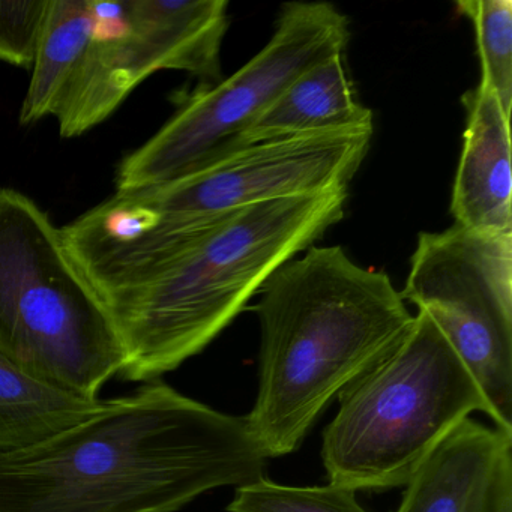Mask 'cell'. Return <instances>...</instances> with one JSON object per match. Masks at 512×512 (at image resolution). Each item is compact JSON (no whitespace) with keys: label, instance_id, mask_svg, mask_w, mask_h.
<instances>
[{"label":"cell","instance_id":"1","mask_svg":"<svg viewBox=\"0 0 512 512\" xmlns=\"http://www.w3.org/2000/svg\"><path fill=\"white\" fill-rule=\"evenodd\" d=\"M347 190L238 209L178 232L70 253L124 349L118 376L152 382L202 352L284 263L340 223Z\"/></svg>","mask_w":512,"mask_h":512},{"label":"cell","instance_id":"2","mask_svg":"<svg viewBox=\"0 0 512 512\" xmlns=\"http://www.w3.org/2000/svg\"><path fill=\"white\" fill-rule=\"evenodd\" d=\"M244 416L152 380L85 421L0 452V512H176L265 475Z\"/></svg>","mask_w":512,"mask_h":512},{"label":"cell","instance_id":"3","mask_svg":"<svg viewBox=\"0 0 512 512\" xmlns=\"http://www.w3.org/2000/svg\"><path fill=\"white\" fill-rule=\"evenodd\" d=\"M259 386L244 416L266 458L298 451L334 398L397 349L412 328L388 274L338 245L281 265L259 290Z\"/></svg>","mask_w":512,"mask_h":512},{"label":"cell","instance_id":"4","mask_svg":"<svg viewBox=\"0 0 512 512\" xmlns=\"http://www.w3.org/2000/svg\"><path fill=\"white\" fill-rule=\"evenodd\" d=\"M0 353L68 394L100 400L125 355L106 308L35 200L0 188Z\"/></svg>","mask_w":512,"mask_h":512},{"label":"cell","instance_id":"5","mask_svg":"<svg viewBox=\"0 0 512 512\" xmlns=\"http://www.w3.org/2000/svg\"><path fill=\"white\" fill-rule=\"evenodd\" d=\"M338 401L323 431L322 460L329 484L353 491L404 487L470 413L488 415L472 373L424 313Z\"/></svg>","mask_w":512,"mask_h":512},{"label":"cell","instance_id":"6","mask_svg":"<svg viewBox=\"0 0 512 512\" xmlns=\"http://www.w3.org/2000/svg\"><path fill=\"white\" fill-rule=\"evenodd\" d=\"M347 17L328 2H293L269 43L229 79L206 86L116 170V194L166 184L242 148V137L278 95L308 68L344 55Z\"/></svg>","mask_w":512,"mask_h":512},{"label":"cell","instance_id":"7","mask_svg":"<svg viewBox=\"0 0 512 512\" xmlns=\"http://www.w3.org/2000/svg\"><path fill=\"white\" fill-rule=\"evenodd\" d=\"M404 302L433 320L512 434V236L454 226L419 233Z\"/></svg>","mask_w":512,"mask_h":512},{"label":"cell","instance_id":"8","mask_svg":"<svg viewBox=\"0 0 512 512\" xmlns=\"http://www.w3.org/2000/svg\"><path fill=\"white\" fill-rule=\"evenodd\" d=\"M226 0H127L130 29L92 41L55 110L62 139L106 121L158 71H184L221 82V47L229 29Z\"/></svg>","mask_w":512,"mask_h":512},{"label":"cell","instance_id":"9","mask_svg":"<svg viewBox=\"0 0 512 512\" xmlns=\"http://www.w3.org/2000/svg\"><path fill=\"white\" fill-rule=\"evenodd\" d=\"M371 139L373 130H352L256 143L127 196L157 212L158 230L178 232L248 206L349 188Z\"/></svg>","mask_w":512,"mask_h":512},{"label":"cell","instance_id":"10","mask_svg":"<svg viewBox=\"0 0 512 512\" xmlns=\"http://www.w3.org/2000/svg\"><path fill=\"white\" fill-rule=\"evenodd\" d=\"M404 487L395 512H503L512 505V434L467 418Z\"/></svg>","mask_w":512,"mask_h":512},{"label":"cell","instance_id":"11","mask_svg":"<svg viewBox=\"0 0 512 512\" xmlns=\"http://www.w3.org/2000/svg\"><path fill=\"white\" fill-rule=\"evenodd\" d=\"M463 104L466 130L452 188V217L473 232L512 236L511 118L481 82L463 95Z\"/></svg>","mask_w":512,"mask_h":512},{"label":"cell","instance_id":"12","mask_svg":"<svg viewBox=\"0 0 512 512\" xmlns=\"http://www.w3.org/2000/svg\"><path fill=\"white\" fill-rule=\"evenodd\" d=\"M343 56H332L299 74L248 128L242 148L335 131L373 130V113L356 98Z\"/></svg>","mask_w":512,"mask_h":512},{"label":"cell","instance_id":"13","mask_svg":"<svg viewBox=\"0 0 512 512\" xmlns=\"http://www.w3.org/2000/svg\"><path fill=\"white\" fill-rule=\"evenodd\" d=\"M106 406L46 385L0 353V452L41 442Z\"/></svg>","mask_w":512,"mask_h":512},{"label":"cell","instance_id":"14","mask_svg":"<svg viewBox=\"0 0 512 512\" xmlns=\"http://www.w3.org/2000/svg\"><path fill=\"white\" fill-rule=\"evenodd\" d=\"M92 31L91 0H50L20 124L32 125L55 115L74 68L91 44Z\"/></svg>","mask_w":512,"mask_h":512},{"label":"cell","instance_id":"15","mask_svg":"<svg viewBox=\"0 0 512 512\" xmlns=\"http://www.w3.org/2000/svg\"><path fill=\"white\" fill-rule=\"evenodd\" d=\"M458 13L472 23L481 58V83L491 89L503 112L512 109V2L460 0Z\"/></svg>","mask_w":512,"mask_h":512},{"label":"cell","instance_id":"16","mask_svg":"<svg viewBox=\"0 0 512 512\" xmlns=\"http://www.w3.org/2000/svg\"><path fill=\"white\" fill-rule=\"evenodd\" d=\"M227 512H368L359 505L356 491L340 485L292 487L265 476L236 487Z\"/></svg>","mask_w":512,"mask_h":512},{"label":"cell","instance_id":"17","mask_svg":"<svg viewBox=\"0 0 512 512\" xmlns=\"http://www.w3.org/2000/svg\"><path fill=\"white\" fill-rule=\"evenodd\" d=\"M50 0H0V62L32 70Z\"/></svg>","mask_w":512,"mask_h":512},{"label":"cell","instance_id":"18","mask_svg":"<svg viewBox=\"0 0 512 512\" xmlns=\"http://www.w3.org/2000/svg\"><path fill=\"white\" fill-rule=\"evenodd\" d=\"M503 512H512V506H508V508H506Z\"/></svg>","mask_w":512,"mask_h":512}]
</instances>
